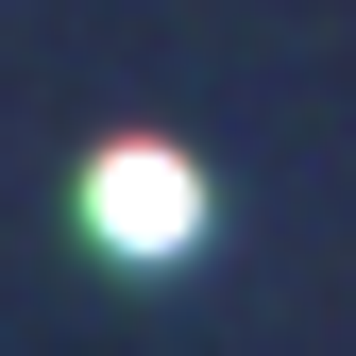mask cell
Instances as JSON below:
<instances>
[{
    "mask_svg": "<svg viewBox=\"0 0 356 356\" xmlns=\"http://www.w3.org/2000/svg\"><path fill=\"white\" fill-rule=\"evenodd\" d=\"M85 238H102V254H136V272H153V254H187L204 238V170L187 153H102V170H85Z\"/></svg>",
    "mask_w": 356,
    "mask_h": 356,
    "instance_id": "1",
    "label": "cell"
}]
</instances>
